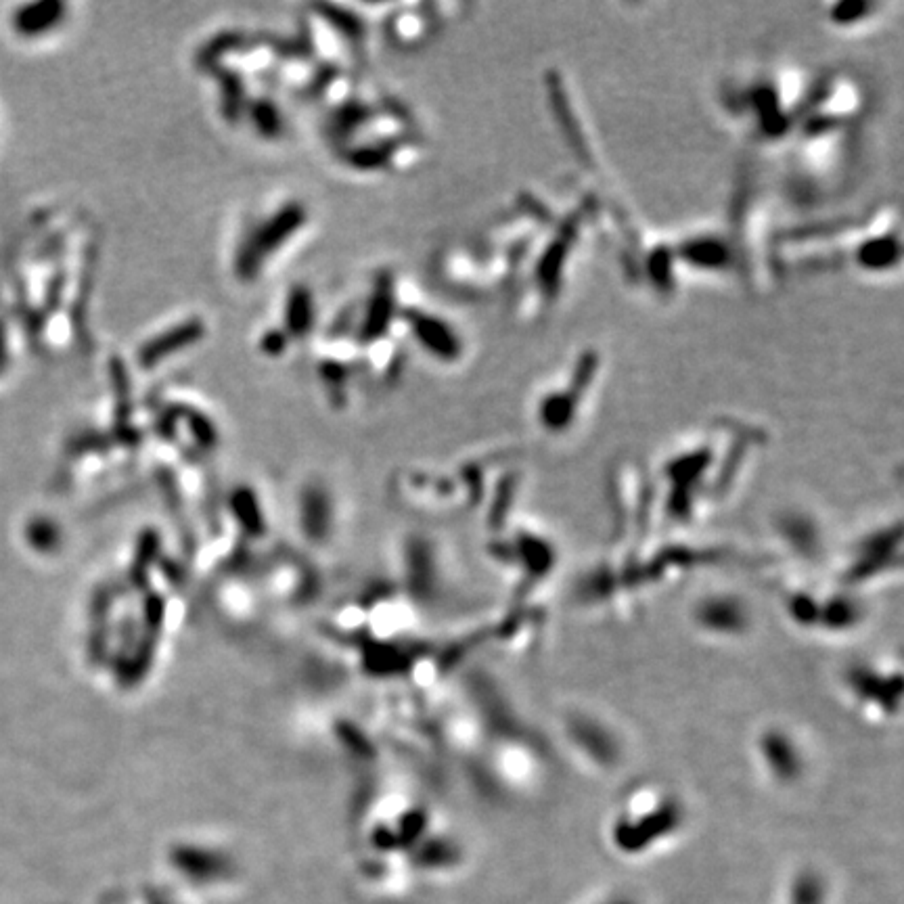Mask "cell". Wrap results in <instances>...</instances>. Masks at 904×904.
<instances>
[{
    "mask_svg": "<svg viewBox=\"0 0 904 904\" xmlns=\"http://www.w3.org/2000/svg\"><path fill=\"white\" fill-rule=\"evenodd\" d=\"M695 624L708 635H741L750 628L748 607L731 595H712L695 607Z\"/></svg>",
    "mask_w": 904,
    "mask_h": 904,
    "instance_id": "1",
    "label": "cell"
},
{
    "mask_svg": "<svg viewBox=\"0 0 904 904\" xmlns=\"http://www.w3.org/2000/svg\"><path fill=\"white\" fill-rule=\"evenodd\" d=\"M760 762L766 773L779 781H791L802 775V754L794 735L781 729H766L758 741Z\"/></svg>",
    "mask_w": 904,
    "mask_h": 904,
    "instance_id": "2",
    "label": "cell"
},
{
    "mask_svg": "<svg viewBox=\"0 0 904 904\" xmlns=\"http://www.w3.org/2000/svg\"><path fill=\"white\" fill-rule=\"evenodd\" d=\"M612 904H628V902H612Z\"/></svg>",
    "mask_w": 904,
    "mask_h": 904,
    "instance_id": "3",
    "label": "cell"
}]
</instances>
